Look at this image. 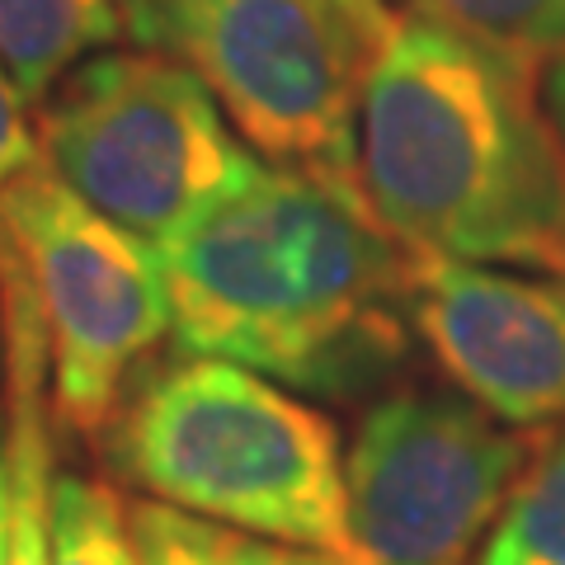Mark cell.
<instances>
[{
    "label": "cell",
    "instance_id": "obj_1",
    "mask_svg": "<svg viewBox=\"0 0 565 565\" xmlns=\"http://www.w3.org/2000/svg\"><path fill=\"white\" fill-rule=\"evenodd\" d=\"M180 353L232 359L307 396H363L411 353L405 245L359 180L264 166L156 245Z\"/></svg>",
    "mask_w": 565,
    "mask_h": 565
},
{
    "label": "cell",
    "instance_id": "obj_2",
    "mask_svg": "<svg viewBox=\"0 0 565 565\" xmlns=\"http://www.w3.org/2000/svg\"><path fill=\"white\" fill-rule=\"evenodd\" d=\"M359 184L405 255L565 278V132L537 57L396 14L363 81Z\"/></svg>",
    "mask_w": 565,
    "mask_h": 565
},
{
    "label": "cell",
    "instance_id": "obj_3",
    "mask_svg": "<svg viewBox=\"0 0 565 565\" xmlns=\"http://www.w3.org/2000/svg\"><path fill=\"white\" fill-rule=\"evenodd\" d=\"M109 467L151 500L349 565V486L334 424L274 377L184 353L104 429Z\"/></svg>",
    "mask_w": 565,
    "mask_h": 565
},
{
    "label": "cell",
    "instance_id": "obj_4",
    "mask_svg": "<svg viewBox=\"0 0 565 565\" xmlns=\"http://www.w3.org/2000/svg\"><path fill=\"white\" fill-rule=\"evenodd\" d=\"M43 161L66 189L147 245H166L264 170L222 104L166 52H95L52 85Z\"/></svg>",
    "mask_w": 565,
    "mask_h": 565
},
{
    "label": "cell",
    "instance_id": "obj_5",
    "mask_svg": "<svg viewBox=\"0 0 565 565\" xmlns=\"http://www.w3.org/2000/svg\"><path fill=\"white\" fill-rule=\"evenodd\" d=\"M122 29L184 62L264 161L359 180V104L382 39L344 0H122Z\"/></svg>",
    "mask_w": 565,
    "mask_h": 565
},
{
    "label": "cell",
    "instance_id": "obj_6",
    "mask_svg": "<svg viewBox=\"0 0 565 565\" xmlns=\"http://www.w3.org/2000/svg\"><path fill=\"white\" fill-rule=\"evenodd\" d=\"M0 226L43 302L52 405L81 434L109 429L132 373L174 330L156 245L95 212L47 161L0 189Z\"/></svg>",
    "mask_w": 565,
    "mask_h": 565
},
{
    "label": "cell",
    "instance_id": "obj_7",
    "mask_svg": "<svg viewBox=\"0 0 565 565\" xmlns=\"http://www.w3.org/2000/svg\"><path fill=\"white\" fill-rule=\"evenodd\" d=\"M533 452L462 392L382 396L344 457L349 565H471Z\"/></svg>",
    "mask_w": 565,
    "mask_h": 565
},
{
    "label": "cell",
    "instance_id": "obj_8",
    "mask_svg": "<svg viewBox=\"0 0 565 565\" xmlns=\"http://www.w3.org/2000/svg\"><path fill=\"white\" fill-rule=\"evenodd\" d=\"M405 311L444 367L481 411L514 429L565 419V278L504 274L490 264L411 255Z\"/></svg>",
    "mask_w": 565,
    "mask_h": 565
},
{
    "label": "cell",
    "instance_id": "obj_9",
    "mask_svg": "<svg viewBox=\"0 0 565 565\" xmlns=\"http://www.w3.org/2000/svg\"><path fill=\"white\" fill-rule=\"evenodd\" d=\"M0 349H6L10 424V565H52V476H57L47 467L52 349L29 264L6 226H0Z\"/></svg>",
    "mask_w": 565,
    "mask_h": 565
},
{
    "label": "cell",
    "instance_id": "obj_10",
    "mask_svg": "<svg viewBox=\"0 0 565 565\" xmlns=\"http://www.w3.org/2000/svg\"><path fill=\"white\" fill-rule=\"evenodd\" d=\"M122 33V0H0V62L24 90L47 99L71 66Z\"/></svg>",
    "mask_w": 565,
    "mask_h": 565
},
{
    "label": "cell",
    "instance_id": "obj_11",
    "mask_svg": "<svg viewBox=\"0 0 565 565\" xmlns=\"http://www.w3.org/2000/svg\"><path fill=\"white\" fill-rule=\"evenodd\" d=\"M132 533H137L141 565H344L326 552L241 533V527L184 514V509L161 500L132 504Z\"/></svg>",
    "mask_w": 565,
    "mask_h": 565
},
{
    "label": "cell",
    "instance_id": "obj_12",
    "mask_svg": "<svg viewBox=\"0 0 565 565\" xmlns=\"http://www.w3.org/2000/svg\"><path fill=\"white\" fill-rule=\"evenodd\" d=\"M476 565H565V429L537 444Z\"/></svg>",
    "mask_w": 565,
    "mask_h": 565
},
{
    "label": "cell",
    "instance_id": "obj_13",
    "mask_svg": "<svg viewBox=\"0 0 565 565\" xmlns=\"http://www.w3.org/2000/svg\"><path fill=\"white\" fill-rule=\"evenodd\" d=\"M52 565H141L132 509L114 486L76 471L52 476Z\"/></svg>",
    "mask_w": 565,
    "mask_h": 565
},
{
    "label": "cell",
    "instance_id": "obj_14",
    "mask_svg": "<svg viewBox=\"0 0 565 565\" xmlns=\"http://www.w3.org/2000/svg\"><path fill=\"white\" fill-rule=\"evenodd\" d=\"M401 14L448 24L546 66L565 57V0H401Z\"/></svg>",
    "mask_w": 565,
    "mask_h": 565
},
{
    "label": "cell",
    "instance_id": "obj_15",
    "mask_svg": "<svg viewBox=\"0 0 565 565\" xmlns=\"http://www.w3.org/2000/svg\"><path fill=\"white\" fill-rule=\"evenodd\" d=\"M24 104H29L24 90L14 85L6 62H0V189L29 174L33 166H43V141L33 132Z\"/></svg>",
    "mask_w": 565,
    "mask_h": 565
},
{
    "label": "cell",
    "instance_id": "obj_16",
    "mask_svg": "<svg viewBox=\"0 0 565 565\" xmlns=\"http://www.w3.org/2000/svg\"><path fill=\"white\" fill-rule=\"evenodd\" d=\"M0 565H10V424L0 405Z\"/></svg>",
    "mask_w": 565,
    "mask_h": 565
},
{
    "label": "cell",
    "instance_id": "obj_17",
    "mask_svg": "<svg viewBox=\"0 0 565 565\" xmlns=\"http://www.w3.org/2000/svg\"><path fill=\"white\" fill-rule=\"evenodd\" d=\"M344 6L359 14V20L367 24L377 33V39H386V33H392V24H396V10L386 6V0H344Z\"/></svg>",
    "mask_w": 565,
    "mask_h": 565
},
{
    "label": "cell",
    "instance_id": "obj_18",
    "mask_svg": "<svg viewBox=\"0 0 565 565\" xmlns=\"http://www.w3.org/2000/svg\"><path fill=\"white\" fill-rule=\"evenodd\" d=\"M546 104H552V114H556L561 132H565V57H556L552 66H546Z\"/></svg>",
    "mask_w": 565,
    "mask_h": 565
}]
</instances>
